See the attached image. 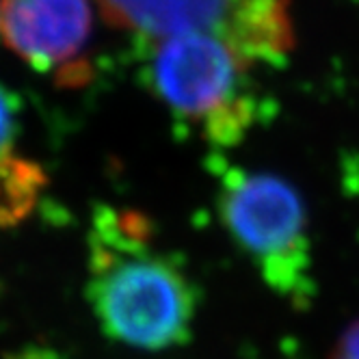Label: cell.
<instances>
[{"mask_svg":"<svg viewBox=\"0 0 359 359\" xmlns=\"http://www.w3.org/2000/svg\"><path fill=\"white\" fill-rule=\"evenodd\" d=\"M141 212L100 208L93 219L87 301L107 338L165 351L191 340L199 288L177 258L151 247Z\"/></svg>","mask_w":359,"mask_h":359,"instance_id":"cell-1","label":"cell"},{"mask_svg":"<svg viewBox=\"0 0 359 359\" xmlns=\"http://www.w3.org/2000/svg\"><path fill=\"white\" fill-rule=\"evenodd\" d=\"M219 212L236 245L281 297L305 305L314 292L307 212L299 191L275 173L229 167Z\"/></svg>","mask_w":359,"mask_h":359,"instance_id":"cell-2","label":"cell"},{"mask_svg":"<svg viewBox=\"0 0 359 359\" xmlns=\"http://www.w3.org/2000/svg\"><path fill=\"white\" fill-rule=\"evenodd\" d=\"M249 67L221 37L187 33L154 41L149 83L177 117L199 123L215 145L229 147L258 119V100L245 87Z\"/></svg>","mask_w":359,"mask_h":359,"instance_id":"cell-3","label":"cell"},{"mask_svg":"<svg viewBox=\"0 0 359 359\" xmlns=\"http://www.w3.org/2000/svg\"><path fill=\"white\" fill-rule=\"evenodd\" d=\"M0 37L33 67L53 69L59 85L87 83L89 0H0Z\"/></svg>","mask_w":359,"mask_h":359,"instance_id":"cell-4","label":"cell"},{"mask_svg":"<svg viewBox=\"0 0 359 359\" xmlns=\"http://www.w3.org/2000/svg\"><path fill=\"white\" fill-rule=\"evenodd\" d=\"M243 0H97L113 27L161 41L187 33H210L225 41Z\"/></svg>","mask_w":359,"mask_h":359,"instance_id":"cell-5","label":"cell"},{"mask_svg":"<svg viewBox=\"0 0 359 359\" xmlns=\"http://www.w3.org/2000/svg\"><path fill=\"white\" fill-rule=\"evenodd\" d=\"M225 41L249 63H286L294 50L290 0H243Z\"/></svg>","mask_w":359,"mask_h":359,"instance_id":"cell-6","label":"cell"},{"mask_svg":"<svg viewBox=\"0 0 359 359\" xmlns=\"http://www.w3.org/2000/svg\"><path fill=\"white\" fill-rule=\"evenodd\" d=\"M46 187L48 173L33 158L13 151L0 156V229L27 221Z\"/></svg>","mask_w":359,"mask_h":359,"instance_id":"cell-7","label":"cell"},{"mask_svg":"<svg viewBox=\"0 0 359 359\" xmlns=\"http://www.w3.org/2000/svg\"><path fill=\"white\" fill-rule=\"evenodd\" d=\"M18 128V100L0 85V156L11 151Z\"/></svg>","mask_w":359,"mask_h":359,"instance_id":"cell-8","label":"cell"},{"mask_svg":"<svg viewBox=\"0 0 359 359\" xmlns=\"http://www.w3.org/2000/svg\"><path fill=\"white\" fill-rule=\"evenodd\" d=\"M329 359H359V320H355L338 340Z\"/></svg>","mask_w":359,"mask_h":359,"instance_id":"cell-9","label":"cell"},{"mask_svg":"<svg viewBox=\"0 0 359 359\" xmlns=\"http://www.w3.org/2000/svg\"><path fill=\"white\" fill-rule=\"evenodd\" d=\"M3 359H61V357L55 348H50V346L29 344V346H22L13 353H7Z\"/></svg>","mask_w":359,"mask_h":359,"instance_id":"cell-10","label":"cell"}]
</instances>
